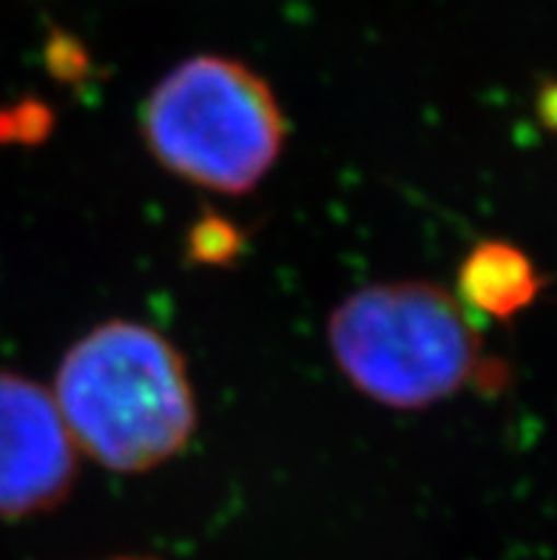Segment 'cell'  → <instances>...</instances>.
Instances as JSON below:
<instances>
[{"instance_id": "8992f818", "label": "cell", "mask_w": 557, "mask_h": 560, "mask_svg": "<svg viewBox=\"0 0 557 560\" xmlns=\"http://www.w3.org/2000/svg\"><path fill=\"white\" fill-rule=\"evenodd\" d=\"M194 256L202 262H222L236 250V234L222 220H208L194 231Z\"/></svg>"}, {"instance_id": "6da1fadb", "label": "cell", "mask_w": 557, "mask_h": 560, "mask_svg": "<svg viewBox=\"0 0 557 560\" xmlns=\"http://www.w3.org/2000/svg\"><path fill=\"white\" fill-rule=\"evenodd\" d=\"M55 405L74 444L114 472L169 462L197 421L179 353L135 322H108L66 353Z\"/></svg>"}, {"instance_id": "3957f363", "label": "cell", "mask_w": 557, "mask_h": 560, "mask_svg": "<svg viewBox=\"0 0 557 560\" xmlns=\"http://www.w3.org/2000/svg\"><path fill=\"white\" fill-rule=\"evenodd\" d=\"M146 137L177 177L245 194L276 163L285 126L254 71L225 57H194L165 74L149 97Z\"/></svg>"}, {"instance_id": "5b68a950", "label": "cell", "mask_w": 557, "mask_h": 560, "mask_svg": "<svg viewBox=\"0 0 557 560\" xmlns=\"http://www.w3.org/2000/svg\"><path fill=\"white\" fill-rule=\"evenodd\" d=\"M537 273L530 256L507 242H484L466 256L459 291L473 311L492 319H509L530 307L537 296Z\"/></svg>"}, {"instance_id": "277c9868", "label": "cell", "mask_w": 557, "mask_h": 560, "mask_svg": "<svg viewBox=\"0 0 557 560\" xmlns=\"http://www.w3.org/2000/svg\"><path fill=\"white\" fill-rule=\"evenodd\" d=\"M74 478V439L55 398L0 373V518L55 506Z\"/></svg>"}, {"instance_id": "7a4b0ae2", "label": "cell", "mask_w": 557, "mask_h": 560, "mask_svg": "<svg viewBox=\"0 0 557 560\" xmlns=\"http://www.w3.org/2000/svg\"><path fill=\"white\" fill-rule=\"evenodd\" d=\"M330 348L379 405L413 410L452 396L478 362V339L450 293L423 282L375 284L336 307Z\"/></svg>"}]
</instances>
